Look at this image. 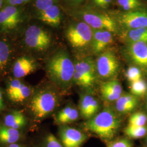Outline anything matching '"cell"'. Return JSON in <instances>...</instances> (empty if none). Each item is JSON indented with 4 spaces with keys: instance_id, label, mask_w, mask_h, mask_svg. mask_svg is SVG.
Wrapping results in <instances>:
<instances>
[{
    "instance_id": "obj_1",
    "label": "cell",
    "mask_w": 147,
    "mask_h": 147,
    "mask_svg": "<svg viewBox=\"0 0 147 147\" xmlns=\"http://www.w3.org/2000/svg\"><path fill=\"white\" fill-rule=\"evenodd\" d=\"M121 125L120 118L110 108L104 109L84 124L86 131L108 142L116 136Z\"/></svg>"
},
{
    "instance_id": "obj_2",
    "label": "cell",
    "mask_w": 147,
    "mask_h": 147,
    "mask_svg": "<svg viewBox=\"0 0 147 147\" xmlns=\"http://www.w3.org/2000/svg\"><path fill=\"white\" fill-rule=\"evenodd\" d=\"M47 72L53 82L62 89H67L73 82L74 63L67 53L59 51L48 61Z\"/></svg>"
},
{
    "instance_id": "obj_3",
    "label": "cell",
    "mask_w": 147,
    "mask_h": 147,
    "mask_svg": "<svg viewBox=\"0 0 147 147\" xmlns=\"http://www.w3.org/2000/svg\"><path fill=\"white\" fill-rule=\"evenodd\" d=\"M58 103L57 94L52 90L42 89L33 95L30 107L38 119H42L55 110Z\"/></svg>"
},
{
    "instance_id": "obj_4",
    "label": "cell",
    "mask_w": 147,
    "mask_h": 147,
    "mask_svg": "<svg viewBox=\"0 0 147 147\" xmlns=\"http://www.w3.org/2000/svg\"><path fill=\"white\" fill-rule=\"evenodd\" d=\"M93 33V28L83 21L69 27L66 36L73 47L81 49L91 44Z\"/></svg>"
},
{
    "instance_id": "obj_5",
    "label": "cell",
    "mask_w": 147,
    "mask_h": 147,
    "mask_svg": "<svg viewBox=\"0 0 147 147\" xmlns=\"http://www.w3.org/2000/svg\"><path fill=\"white\" fill-rule=\"evenodd\" d=\"M80 18L95 30H107L112 33L117 29L115 21L110 16L98 11L84 10L79 13Z\"/></svg>"
},
{
    "instance_id": "obj_6",
    "label": "cell",
    "mask_w": 147,
    "mask_h": 147,
    "mask_svg": "<svg viewBox=\"0 0 147 147\" xmlns=\"http://www.w3.org/2000/svg\"><path fill=\"white\" fill-rule=\"evenodd\" d=\"M96 72L101 78L112 80L118 73L119 63L115 53L111 50L101 53L95 62Z\"/></svg>"
},
{
    "instance_id": "obj_7",
    "label": "cell",
    "mask_w": 147,
    "mask_h": 147,
    "mask_svg": "<svg viewBox=\"0 0 147 147\" xmlns=\"http://www.w3.org/2000/svg\"><path fill=\"white\" fill-rule=\"evenodd\" d=\"M25 36V42L27 45L38 51L47 50L51 44V38L48 33L35 25L28 28Z\"/></svg>"
},
{
    "instance_id": "obj_8",
    "label": "cell",
    "mask_w": 147,
    "mask_h": 147,
    "mask_svg": "<svg viewBox=\"0 0 147 147\" xmlns=\"http://www.w3.org/2000/svg\"><path fill=\"white\" fill-rule=\"evenodd\" d=\"M58 134L64 147H81L87 139V135L84 132L65 125L61 126Z\"/></svg>"
},
{
    "instance_id": "obj_9",
    "label": "cell",
    "mask_w": 147,
    "mask_h": 147,
    "mask_svg": "<svg viewBox=\"0 0 147 147\" xmlns=\"http://www.w3.org/2000/svg\"><path fill=\"white\" fill-rule=\"evenodd\" d=\"M119 21L126 30L147 27V11H128L119 16Z\"/></svg>"
},
{
    "instance_id": "obj_10",
    "label": "cell",
    "mask_w": 147,
    "mask_h": 147,
    "mask_svg": "<svg viewBox=\"0 0 147 147\" xmlns=\"http://www.w3.org/2000/svg\"><path fill=\"white\" fill-rule=\"evenodd\" d=\"M126 52L132 61L147 73V42L129 43Z\"/></svg>"
},
{
    "instance_id": "obj_11",
    "label": "cell",
    "mask_w": 147,
    "mask_h": 147,
    "mask_svg": "<svg viewBox=\"0 0 147 147\" xmlns=\"http://www.w3.org/2000/svg\"><path fill=\"white\" fill-rule=\"evenodd\" d=\"M80 113L84 119L88 121L99 113V101L92 95H82L79 103Z\"/></svg>"
},
{
    "instance_id": "obj_12",
    "label": "cell",
    "mask_w": 147,
    "mask_h": 147,
    "mask_svg": "<svg viewBox=\"0 0 147 147\" xmlns=\"http://www.w3.org/2000/svg\"><path fill=\"white\" fill-rule=\"evenodd\" d=\"M101 93L106 101L116 102L123 94V88L118 80H107L101 85Z\"/></svg>"
},
{
    "instance_id": "obj_13",
    "label": "cell",
    "mask_w": 147,
    "mask_h": 147,
    "mask_svg": "<svg viewBox=\"0 0 147 147\" xmlns=\"http://www.w3.org/2000/svg\"><path fill=\"white\" fill-rule=\"evenodd\" d=\"M113 42L112 32L107 30H95L91 42L92 50L95 53H102Z\"/></svg>"
},
{
    "instance_id": "obj_14",
    "label": "cell",
    "mask_w": 147,
    "mask_h": 147,
    "mask_svg": "<svg viewBox=\"0 0 147 147\" xmlns=\"http://www.w3.org/2000/svg\"><path fill=\"white\" fill-rule=\"evenodd\" d=\"M75 71L81 74L95 82L96 68L94 62L90 58L79 59L74 63Z\"/></svg>"
},
{
    "instance_id": "obj_15",
    "label": "cell",
    "mask_w": 147,
    "mask_h": 147,
    "mask_svg": "<svg viewBox=\"0 0 147 147\" xmlns=\"http://www.w3.org/2000/svg\"><path fill=\"white\" fill-rule=\"evenodd\" d=\"M22 138L20 130H17L0 124V144L3 147L6 146L20 143Z\"/></svg>"
},
{
    "instance_id": "obj_16",
    "label": "cell",
    "mask_w": 147,
    "mask_h": 147,
    "mask_svg": "<svg viewBox=\"0 0 147 147\" xmlns=\"http://www.w3.org/2000/svg\"><path fill=\"white\" fill-rule=\"evenodd\" d=\"M36 69L34 62L27 57H21L16 60L13 67L14 76L16 79L24 78L32 73Z\"/></svg>"
},
{
    "instance_id": "obj_17",
    "label": "cell",
    "mask_w": 147,
    "mask_h": 147,
    "mask_svg": "<svg viewBox=\"0 0 147 147\" xmlns=\"http://www.w3.org/2000/svg\"><path fill=\"white\" fill-rule=\"evenodd\" d=\"M138 104L137 96L132 94H123L116 101V111L124 114L133 110Z\"/></svg>"
},
{
    "instance_id": "obj_18",
    "label": "cell",
    "mask_w": 147,
    "mask_h": 147,
    "mask_svg": "<svg viewBox=\"0 0 147 147\" xmlns=\"http://www.w3.org/2000/svg\"><path fill=\"white\" fill-rule=\"evenodd\" d=\"M38 18L51 26H58L61 22L60 10L57 5H54L45 10L39 11Z\"/></svg>"
},
{
    "instance_id": "obj_19",
    "label": "cell",
    "mask_w": 147,
    "mask_h": 147,
    "mask_svg": "<svg viewBox=\"0 0 147 147\" xmlns=\"http://www.w3.org/2000/svg\"><path fill=\"white\" fill-rule=\"evenodd\" d=\"M79 115L77 109L71 106H68L58 112L56 117V121L58 124L65 125L77 121Z\"/></svg>"
},
{
    "instance_id": "obj_20",
    "label": "cell",
    "mask_w": 147,
    "mask_h": 147,
    "mask_svg": "<svg viewBox=\"0 0 147 147\" xmlns=\"http://www.w3.org/2000/svg\"><path fill=\"white\" fill-rule=\"evenodd\" d=\"M121 37L128 44L140 42H147V27L126 30L122 32Z\"/></svg>"
},
{
    "instance_id": "obj_21",
    "label": "cell",
    "mask_w": 147,
    "mask_h": 147,
    "mask_svg": "<svg viewBox=\"0 0 147 147\" xmlns=\"http://www.w3.org/2000/svg\"><path fill=\"white\" fill-rule=\"evenodd\" d=\"M26 121L25 116L19 111H14L5 116L4 125L17 130H20L26 125Z\"/></svg>"
},
{
    "instance_id": "obj_22",
    "label": "cell",
    "mask_w": 147,
    "mask_h": 147,
    "mask_svg": "<svg viewBox=\"0 0 147 147\" xmlns=\"http://www.w3.org/2000/svg\"><path fill=\"white\" fill-rule=\"evenodd\" d=\"M126 136L131 138H140L144 136L147 133V126L127 125L124 130Z\"/></svg>"
},
{
    "instance_id": "obj_23",
    "label": "cell",
    "mask_w": 147,
    "mask_h": 147,
    "mask_svg": "<svg viewBox=\"0 0 147 147\" xmlns=\"http://www.w3.org/2000/svg\"><path fill=\"white\" fill-rule=\"evenodd\" d=\"M130 91L136 96H143L147 92V82L142 79L131 82Z\"/></svg>"
},
{
    "instance_id": "obj_24",
    "label": "cell",
    "mask_w": 147,
    "mask_h": 147,
    "mask_svg": "<svg viewBox=\"0 0 147 147\" xmlns=\"http://www.w3.org/2000/svg\"><path fill=\"white\" fill-rule=\"evenodd\" d=\"M147 123V116L141 112L134 113L129 119V125L132 126H146Z\"/></svg>"
},
{
    "instance_id": "obj_25",
    "label": "cell",
    "mask_w": 147,
    "mask_h": 147,
    "mask_svg": "<svg viewBox=\"0 0 147 147\" xmlns=\"http://www.w3.org/2000/svg\"><path fill=\"white\" fill-rule=\"evenodd\" d=\"M18 23L11 18L3 9L0 11V25L3 30H11L15 28Z\"/></svg>"
},
{
    "instance_id": "obj_26",
    "label": "cell",
    "mask_w": 147,
    "mask_h": 147,
    "mask_svg": "<svg viewBox=\"0 0 147 147\" xmlns=\"http://www.w3.org/2000/svg\"><path fill=\"white\" fill-rule=\"evenodd\" d=\"M31 93V90L30 88L22 84L18 91L10 99L16 102H21L27 99Z\"/></svg>"
},
{
    "instance_id": "obj_27",
    "label": "cell",
    "mask_w": 147,
    "mask_h": 147,
    "mask_svg": "<svg viewBox=\"0 0 147 147\" xmlns=\"http://www.w3.org/2000/svg\"><path fill=\"white\" fill-rule=\"evenodd\" d=\"M73 81L75 84L84 88H89L92 86L94 82L84 75L75 71Z\"/></svg>"
},
{
    "instance_id": "obj_28",
    "label": "cell",
    "mask_w": 147,
    "mask_h": 147,
    "mask_svg": "<svg viewBox=\"0 0 147 147\" xmlns=\"http://www.w3.org/2000/svg\"><path fill=\"white\" fill-rule=\"evenodd\" d=\"M40 147H64L53 134H48L44 137Z\"/></svg>"
},
{
    "instance_id": "obj_29",
    "label": "cell",
    "mask_w": 147,
    "mask_h": 147,
    "mask_svg": "<svg viewBox=\"0 0 147 147\" xmlns=\"http://www.w3.org/2000/svg\"><path fill=\"white\" fill-rule=\"evenodd\" d=\"M9 53V46L5 42L0 41V68H3L6 65Z\"/></svg>"
},
{
    "instance_id": "obj_30",
    "label": "cell",
    "mask_w": 147,
    "mask_h": 147,
    "mask_svg": "<svg viewBox=\"0 0 147 147\" xmlns=\"http://www.w3.org/2000/svg\"><path fill=\"white\" fill-rule=\"evenodd\" d=\"M125 75L126 78L130 82L142 79L141 70L139 68L135 66H131L129 67L126 70Z\"/></svg>"
},
{
    "instance_id": "obj_31",
    "label": "cell",
    "mask_w": 147,
    "mask_h": 147,
    "mask_svg": "<svg viewBox=\"0 0 147 147\" xmlns=\"http://www.w3.org/2000/svg\"><path fill=\"white\" fill-rule=\"evenodd\" d=\"M117 3L127 11H132L141 5L138 0H117Z\"/></svg>"
},
{
    "instance_id": "obj_32",
    "label": "cell",
    "mask_w": 147,
    "mask_h": 147,
    "mask_svg": "<svg viewBox=\"0 0 147 147\" xmlns=\"http://www.w3.org/2000/svg\"><path fill=\"white\" fill-rule=\"evenodd\" d=\"M107 147H132V144L127 138L121 137L108 142Z\"/></svg>"
},
{
    "instance_id": "obj_33",
    "label": "cell",
    "mask_w": 147,
    "mask_h": 147,
    "mask_svg": "<svg viewBox=\"0 0 147 147\" xmlns=\"http://www.w3.org/2000/svg\"><path fill=\"white\" fill-rule=\"evenodd\" d=\"M22 84L18 79H16L11 81L7 89V94L9 98L12 97L18 91Z\"/></svg>"
},
{
    "instance_id": "obj_34",
    "label": "cell",
    "mask_w": 147,
    "mask_h": 147,
    "mask_svg": "<svg viewBox=\"0 0 147 147\" xmlns=\"http://www.w3.org/2000/svg\"><path fill=\"white\" fill-rule=\"evenodd\" d=\"M56 0H36L35 5L39 11L45 10L54 5Z\"/></svg>"
},
{
    "instance_id": "obj_35",
    "label": "cell",
    "mask_w": 147,
    "mask_h": 147,
    "mask_svg": "<svg viewBox=\"0 0 147 147\" xmlns=\"http://www.w3.org/2000/svg\"><path fill=\"white\" fill-rule=\"evenodd\" d=\"M112 0H93L95 5L100 8L105 9L110 5Z\"/></svg>"
},
{
    "instance_id": "obj_36",
    "label": "cell",
    "mask_w": 147,
    "mask_h": 147,
    "mask_svg": "<svg viewBox=\"0 0 147 147\" xmlns=\"http://www.w3.org/2000/svg\"><path fill=\"white\" fill-rule=\"evenodd\" d=\"M6 1L10 5H13V6L20 5L24 3L22 0H6Z\"/></svg>"
},
{
    "instance_id": "obj_37",
    "label": "cell",
    "mask_w": 147,
    "mask_h": 147,
    "mask_svg": "<svg viewBox=\"0 0 147 147\" xmlns=\"http://www.w3.org/2000/svg\"><path fill=\"white\" fill-rule=\"evenodd\" d=\"M28 147L27 146L23 144V143H14L9 144L8 146H6L5 147Z\"/></svg>"
},
{
    "instance_id": "obj_38",
    "label": "cell",
    "mask_w": 147,
    "mask_h": 147,
    "mask_svg": "<svg viewBox=\"0 0 147 147\" xmlns=\"http://www.w3.org/2000/svg\"><path fill=\"white\" fill-rule=\"evenodd\" d=\"M3 99H2V93L0 92V111L2 110V109L3 108Z\"/></svg>"
},
{
    "instance_id": "obj_39",
    "label": "cell",
    "mask_w": 147,
    "mask_h": 147,
    "mask_svg": "<svg viewBox=\"0 0 147 147\" xmlns=\"http://www.w3.org/2000/svg\"><path fill=\"white\" fill-rule=\"evenodd\" d=\"M84 0H75V3H80L82 2H83Z\"/></svg>"
},
{
    "instance_id": "obj_40",
    "label": "cell",
    "mask_w": 147,
    "mask_h": 147,
    "mask_svg": "<svg viewBox=\"0 0 147 147\" xmlns=\"http://www.w3.org/2000/svg\"><path fill=\"white\" fill-rule=\"evenodd\" d=\"M65 1H67V2H71V3H75V0H65Z\"/></svg>"
},
{
    "instance_id": "obj_41",
    "label": "cell",
    "mask_w": 147,
    "mask_h": 147,
    "mask_svg": "<svg viewBox=\"0 0 147 147\" xmlns=\"http://www.w3.org/2000/svg\"><path fill=\"white\" fill-rule=\"evenodd\" d=\"M22 1H23V2H24V3H26L28 2L30 0H22Z\"/></svg>"
},
{
    "instance_id": "obj_42",
    "label": "cell",
    "mask_w": 147,
    "mask_h": 147,
    "mask_svg": "<svg viewBox=\"0 0 147 147\" xmlns=\"http://www.w3.org/2000/svg\"><path fill=\"white\" fill-rule=\"evenodd\" d=\"M2 6V2H0V9L1 8Z\"/></svg>"
},
{
    "instance_id": "obj_43",
    "label": "cell",
    "mask_w": 147,
    "mask_h": 147,
    "mask_svg": "<svg viewBox=\"0 0 147 147\" xmlns=\"http://www.w3.org/2000/svg\"><path fill=\"white\" fill-rule=\"evenodd\" d=\"M146 144H147V140H146Z\"/></svg>"
},
{
    "instance_id": "obj_44",
    "label": "cell",
    "mask_w": 147,
    "mask_h": 147,
    "mask_svg": "<svg viewBox=\"0 0 147 147\" xmlns=\"http://www.w3.org/2000/svg\"><path fill=\"white\" fill-rule=\"evenodd\" d=\"M3 1V0H0V2H2Z\"/></svg>"
},
{
    "instance_id": "obj_45",
    "label": "cell",
    "mask_w": 147,
    "mask_h": 147,
    "mask_svg": "<svg viewBox=\"0 0 147 147\" xmlns=\"http://www.w3.org/2000/svg\"><path fill=\"white\" fill-rule=\"evenodd\" d=\"M146 102H147V101H146Z\"/></svg>"
}]
</instances>
